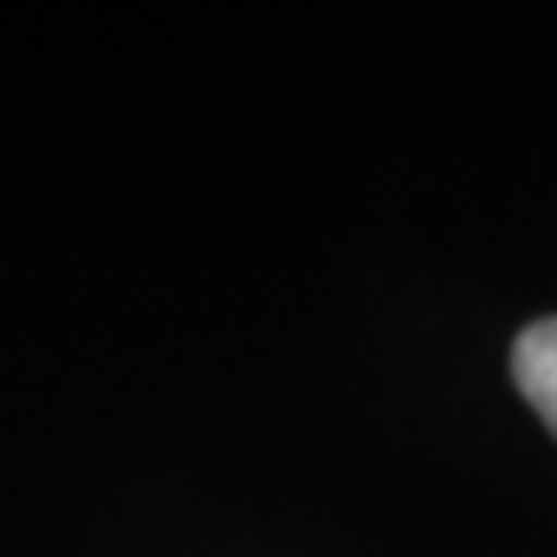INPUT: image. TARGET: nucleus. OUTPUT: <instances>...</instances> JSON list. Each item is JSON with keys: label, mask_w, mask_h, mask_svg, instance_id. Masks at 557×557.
I'll use <instances>...</instances> for the list:
<instances>
[{"label": "nucleus", "mask_w": 557, "mask_h": 557, "mask_svg": "<svg viewBox=\"0 0 557 557\" xmlns=\"http://www.w3.org/2000/svg\"><path fill=\"white\" fill-rule=\"evenodd\" d=\"M511 372H517V387L527 393V403L557 434V315L521 331L517 351H511Z\"/></svg>", "instance_id": "obj_1"}]
</instances>
